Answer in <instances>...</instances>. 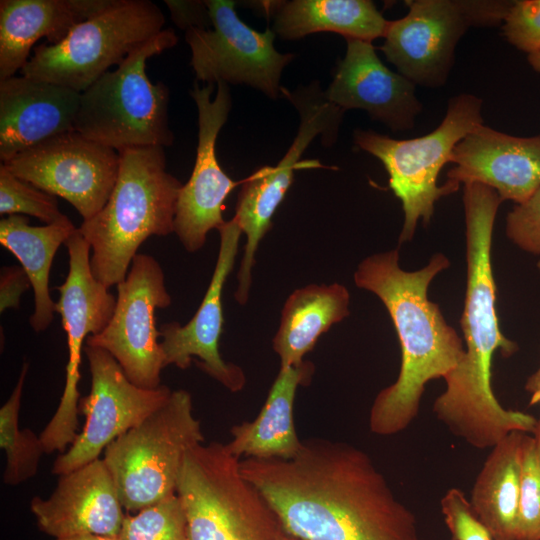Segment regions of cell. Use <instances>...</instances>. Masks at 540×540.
Here are the masks:
<instances>
[{
    "instance_id": "27",
    "label": "cell",
    "mask_w": 540,
    "mask_h": 540,
    "mask_svg": "<svg viewBox=\"0 0 540 540\" xmlns=\"http://www.w3.org/2000/svg\"><path fill=\"white\" fill-rule=\"evenodd\" d=\"M525 434L511 432L491 448L471 490V506L493 540L516 537Z\"/></svg>"
},
{
    "instance_id": "32",
    "label": "cell",
    "mask_w": 540,
    "mask_h": 540,
    "mask_svg": "<svg viewBox=\"0 0 540 540\" xmlns=\"http://www.w3.org/2000/svg\"><path fill=\"white\" fill-rule=\"evenodd\" d=\"M515 540H540V460L533 436L524 435Z\"/></svg>"
},
{
    "instance_id": "14",
    "label": "cell",
    "mask_w": 540,
    "mask_h": 540,
    "mask_svg": "<svg viewBox=\"0 0 540 540\" xmlns=\"http://www.w3.org/2000/svg\"><path fill=\"white\" fill-rule=\"evenodd\" d=\"M171 302L159 262L151 255L138 253L126 278L117 285L110 321L100 333L89 336L85 345L110 353L133 384L158 388L165 365L155 311L167 308Z\"/></svg>"
},
{
    "instance_id": "33",
    "label": "cell",
    "mask_w": 540,
    "mask_h": 540,
    "mask_svg": "<svg viewBox=\"0 0 540 540\" xmlns=\"http://www.w3.org/2000/svg\"><path fill=\"white\" fill-rule=\"evenodd\" d=\"M505 39L532 54L540 49V0H513L502 23Z\"/></svg>"
},
{
    "instance_id": "16",
    "label": "cell",
    "mask_w": 540,
    "mask_h": 540,
    "mask_svg": "<svg viewBox=\"0 0 540 540\" xmlns=\"http://www.w3.org/2000/svg\"><path fill=\"white\" fill-rule=\"evenodd\" d=\"M2 164L15 176L68 201L87 221L108 201L118 177L120 156L74 130L51 137Z\"/></svg>"
},
{
    "instance_id": "18",
    "label": "cell",
    "mask_w": 540,
    "mask_h": 540,
    "mask_svg": "<svg viewBox=\"0 0 540 540\" xmlns=\"http://www.w3.org/2000/svg\"><path fill=\"white\" fill-rule=\"evenodd\" d=\"M220 246L216 265L205 296L185 325L178 322L161 324L160 347L165 367L175 365L186 369L194 357L196 365L231 392L240 391L246 377L243 370L223 360L219 352V339L223 327L222 291L233 269L242 230L232 218L219 229Z\"/></svg>"
},
{
    "instance_id": "12",
    "label": "cell",
    "mask_w": 540,
    "mask_h": 540,
    "mask_svg": "<svg viewBox=\"0 0 540 540\" xmlns=\"http://www.w3.org/2000/svg\"><path fill=\"white\" fill-rule=\"evenodd\" d=\"M64 245L69 256V271L64 283L57 287L60 296L56 312L61 315L67 335L68 363L59 405L40 433L46 454L65 452L78 434V383L84 341L106 327L116 305V297L92 273L91 247L78 228Z\"/></svg>"
},
{
    "instance_id": "41",
    "label": "cell",
    "mask_w": 540,
    "mask_h": 540,
    "mask_svg": "<svg viewBox=\"0 0 540 540\" xmlns=\"http://www.w3.org/2000/svg\"><path fill=\"white\" fill-rule=\"evenodd\" d=\"M281 540H298V539H296V538H294V537H292V536H290V535L284 533V535L282 536V539H281Z\"/></svg>"
},
{
    "instance_id": "40",
    "label": "cell",
    "mask_w": 540,
    "mask_h": 540,
    "mask_svg": "<svg viewBox=\"0 0 540 540\" xmlns=\"http://www.w3.org/2000/svg\"><path fill=\"white\" fill-rule=\"evenodd\" d=\"M527 60L532 69L540 74V49L527 55Z\"/></svg>"
},
{
    "instance_id": "17",
    "label": "cell",
    "mask_w": 540,
    "mask_h": 540,
    "mask_svg": "<svg viewBox=\"0 0 540 540\" xmlns=\"http://www.w3.org/2000/svg\"><path fill=\"white\" fill-rule=\"evenodd\" d=\"M213 84L200 87L194 83L190 95L198 111V144L191 176L183 184L177 202L174 233L184 248L194 253L200 250L212 229H219L223 219V204L239 184L221 168L216 156L218 134L228 119L232 107L229 85Z\"/></svg>"
},
{
    "instance_id": "26",
    "label": "cell",
    "mask_w": 540,
    "mask_h": 540,
    "mask_svg": "<svg viewBox=\"0 0 540 540\" xmlns=\"http://www.w3.org/2000/svg\"><path fill=\"white\" fill-rule=\"evenodd\" d=\"M350 294L341 284H310L285 301L273 349L281 366H299L318 338L349 314Z\"/></svg>"
},
{
    "instance_id": "38",
    "label": "cell",
    "mask_w": 540,
    "mask_h": 540,
    "mask_svg": "<svg viewBox=\"0 0 540 540\" xmlns=\"http://www.w3.org/2000/svg\"><path fill=\"white\" fill-rule=\"evenodd\" d=\"M525 390L530 394L529 405H539L540 408V363L538 368L526 380ZM535 449L540 460V416L537 419L536 429L533 433Z\"/></svg>"
},
{
    "instance_id": "28",
    "label": "cell",
    "mask_w": 540,
    "mask_h": 540,
    "mask_svg": "<svg viewBox=\"0 0 540 540\" xmlns=\"http://www.w3.org/2000/svg\"><path fill=\"white\" fill-rule=\"evenodd\" d=\"M77 230L64 219L44 226H31L23 215L0 221V243L20 262L34 291V312L29 323L35 332L46 330L54 319L56 303L49 291L50 269L58 248Z\"/></svg>"
},
{
    "instance_id": "22",
    "label": "cell",
    "mask_w": 540,
    "mask_h": 540,
    "mask_svg": "<svg viewBox=\"0 0 540 540\" xmlns=\"http://www.w3.org/2000/svg\"><path fill=\"white\" fill-rule=\"evenodd\" d=\"M81 93L26 76L0 81V160L75 130Z\"/></svg>"
},
{
    "instance_id": "34",
    "label": "cell",
    "mask_w": 540,
    "mask_h": 540,
    "mask_svg": "<svg viewBox=\"0 0 540 540\" xmlns=\"http://www.w3.org/2000/svg\"><path fill=\"white\" fill-rule=\"evenodd\" d=\"M444 522L452 540H493L484 523L475 514L470 500L459 488H450L440 501Z\"/></svg>"
},
{
    "instance_id": "35",
    "label": "cell",
    "mask_w": 540,
    "mask_h": 540,
    "mask_svg": "<svg viewBox=\"0 0 540 540\" xmlns=\"http://www.w3.org/2000/svg\"><path fill=\"white\" fill-rule=\"evenodd\" d=\"M507 238L522 251L540 256V188L506 217Z\"/></svg>"
},
{
    "instance_id": "36",
    "label": "cell",
    "mask_w": 540,
    "mask_h": 540,
    "mask_svg": "<svg viewBox=\"0 0 540 540\" xmlns=\"http://www.w3.org/2000/svg\"><path fill=\"white\" fill-rule=\"evenodd\" d=\"M32 287L31 281L21 266H5L0 272V312L17 309L23 293Z\"/></svg>"
},
{
    "instance_id": "31",
    "label": "cell",
    "mask_w": 540,
    "mask_h": 540,
    "mask_svg": "<svg viewBox=\"0 0 540 540\" xmlns=\"http://www.w3.org/2000/svg\"><path fill=\"white\" fill-rule=\"evenodd\" d=\"M0 214L31 215L46 224H51L66 215L62 214L56 196L15 176L0 165Z\"/></svg>"
},
{
    "instance_id": "5",
    "label": "cell",
    "mask_w": 540,
    "mask_h": 540,
    "mask_svg": "<svg viewBox=\"0 0 540 540\" xmlns=\"http://www.w3.org/2000/svg\"><path fill=\"white\" fill-rule=\"evenodd\" d=\"M177 40L173 29L162 30L82 92L75 131L117 152L172 145L169 89L162 82L150 81L146 62Z\"/></svg>"
},
{
    "instance_id": "20",
    "label": "cell",
    "mask_w": 540,
    "mask_h": 540,
    "mask_svg": "<svg viewBox=\"0 0 540 540\" xmlns=\"http://www.w3.org/2000/svg\"><path fill=\"white\" fill-rule=\"evenodd\" d=\"M451 163L447 181L458 188L480 183L522 204L540 188V134L517 137L481 124L455 146Z\"/></svg>"
},
{
    "instance_id": "39",
    "label": "cell",
    "mask_w": 540,
    "mask_h": 540,
    "mask_svg": "<svg viewBox=\"0 0 540 540\" xmlns=\"http://www.w3.org/2000/svg\"><path fill=\"white\" fill-rule=\"evenodd\" d=\"M55 540H118L117 537L95 535V534H82L74 535L63 538H56Z\"/></svg>"
},
{
    "instance_id": "42",
    "label": "cell",
    "mask_w": 540,
    "mask_h": 540,
    "mask_svg": "<svg viewBox=\"0 0 540 540\" xmlns=\"http://www.w3.org/2000/svg\"><path fill=\"white\" fill-rule=\"evenodd\" d=\"M537 268H538V270H539V272H540V260H539L538 263H537Z\"/></svg>"
},
{
    "instance_id": "8",
    "label": "cell",
    "mask_w": 540,
    "mask_h": 540,
    "mask_svg": "<svg viewBox=\"0 0 540 540\" xmlns=\"http://www.w3.org/2000/svg\"><path fill=\"white\" fill-rule=\"evenodd\" d=\"M201 443L200 421L183 389L172 391L161 407L112 441L103 459L124 510L136 513L176 494L185 455Z\"/></svg>"
},
{
    "instance_id": "29",
    "label": "cell",
    "mask_w": 540,
    "mask_h": 540,
    "mask_svg": "<svg viewBox=\"0 0 540 540\" xmlns=\"http://www.w3.org/2000/svg\"><path fill=\"white\" fill-rule=\"evenodd\" d=\"M28 371L29 363H24L12 393L0 408V446L6 455L3 482L9 486H17L34 477L40 458L45 454L40 435L19 426L21 399Z\"/></svg>"
},
{
    "instance_id": "4",
    "label": "cell",
    "mask_w": 540,
    "mask_h": 540,
    "mask_svg": "<svg viewBox=\"0 0 540 540\" xmlns=\"http://www.w3.org/2000/svg\"><path fill=\"white\" fill-rule=\"evenodd\" d=\"M118 153V177L108 201L78 228L92 250V273L108 288L126 278L145 240L174 232L183 186L166 169L164 147H136Z\"/></svg>"
},
{
    "instance_id": "19",
    "label": "cell",
    "mask_w": 540,
    "mask_h": 540,
    "mask_svg": "<svg viewBox=\"0 0 540 540\" xmlns=\"http://www.w3.org/2000/svg\"><path fill=\"white\" fill-rule=\"evenodd\" d=\"M345 40L346 53L324 92L326 98L343 111L364 110L393 131L412 129L423 110L416 85L385 66L372 42Z\"/></svg>"
},
{
    "instance_id": "11",
    "label": "cell",
    "mask_w": 540,
    "mask_h": 540,
    "mask_svg": "<svg viewBox=\"0 0 540 540\" xmlns=\"http://www.w3.org/2000/svg\"><path fill=\"white\" fill-rule=\"evenodd\" d=\"M286 98L300 114V125L290 148L276 166H264L243 180L233 217L246 235L244 254L237 274L235 299L244 305L249 297L251 271L260 241L270 230L272 217L290 188L299 159L317 135L323 145L331 146L337 138L343 111L331 103L312 83L287 93Z\"/></svg>"
},
{
    "instance_id": "13",
    "label": "cell",
    "mask_w": 540,
    "mask_h": 540,
    "mask_svg": "<svg viewBox=\"0 0 540 540\" xmlns=\"http://www.w3.org/2000/svg\"><path fill=\"white\" fill-rule=\"evenodd\" d=\"M204 2L211 28L185 31L196 80L213 85H248L271 99L279 98L282 71L294 55L274 48L276 35L272 29L259 32L245 24L235 12L234 1Z\"/></svg>"
},
{
    "instance_id": "25",
    "label": "cell",
    "mask_w": 540,
    "mask_h": 540,
    "mask_svg": "<svg viewBox=\"0 0 540 540\" xmlns=\"http://www.w3.org/2000/svg\"><path fill=\"white\" fill-rule=\"evenodd\" d=\"M263 6L273 17L272 31L286 40L334 32L372 42L384 38L390 24L370 0H292Z\"/></svg>"
},
{
    "instance_id": "10",
    "label": "cell",
    "mask_w": 540,
    "mask_h": 540,
    "mask_svg": "<svg viewBox=\"0 0 540 540\" xmlns=\"http://www.w3.org/2000/svg\"><path fill=\"white\" fill-rule=\"evenodd\" d=\"M512 1H405L407 14L390 21L380 50L415 85L439 88L447 82L456 46L467 30L502 24Z\"/></svg>"
},
{
    "instance_id": "23",
    "label": "cell",
    "mask_w": 540,
    "mask_h": 540,
    "mask_svg": "<svg viewBox=\"0 0 540 540\" xmlns=\"http://www.w3.org/2000/svg\"><path fill=\"white\" fill-rule=\"evenodd\" d=\"M116 0H1L0 81L26 65L32 46L46 37L63 40L73 27L111 7Z\"/></svg>"
},
{
    "instance_id": "21",
    "label": "cell",
    "mask_w": 540,
    "mask_h": 540,
    "mask_svg": "<svg viewBox=\"0 0 540 540\" xmlns=\"http://www.w3.org/2000/svg\"><path fill=\"white\" fill-rule=\"evenodd\" d=\"M30 510L39 529L56 538L82 534L117 537L125 516L113 476L103 458L60 475L46 499Z\"/></svg>"
},
{
    "instance_id": "9",
    "label": "cell",
    "mask_w": 540,
    "mask_h": 540,
    "mask_svg": "<svg viewBox=\"0 0 540 540\" xmlns=\"http://www.w3.org/2000/svg\"><path fill=\"white\" fill-rule=\"evenodd\" d=\"M164 24L165 16L154 2L116 0L60 42L37 46L21 73L82 93L164 30Z\"/></svg>"
},
{
    "instance_id": "6",
    "label": "cell",
    "mask_w": 540,
    "mask_h": 540,
    "mask_svg": "<svg viewBox=\"0 0 540 540\" xmlns=\"http://www.w3.org/2000/svg\"><path fill=\"white\" fill-rule=\"evenodd\" d=\"M226 444H198L185 455L177 485L186 540H281L284 530L262 493L241 473Z\"/></svg>"
},
{
    "instance_id": "37",
    "label": "cell",
    "mask_w": 540,
    "mask_h": 540,
    "mask_svg": "<svg viewBox=\"0 0 540 540\" xmlns=\"http://www.w3.org/2000/svg\"><path fill=\"white\" fill-rule=\"evenodd\" d=\"M173 23L183 30L211 28L208 8L204 1L165 0Z\"/></svg>"
},
{
    "instance_id": "24",
    "label": "cell",
    "mask_w": 540,
    "mask_h": 540,
    "mask_svg": "<svg viewBox=\"0 0 540 540\" xmlns=\"http://www.w3.org/2000/svg\"><path fill=\"white\" fill-rule=\"evenodd\" d=\"M313 365L280 367L260 413L253 421L234 425L232 440L226 444L236 457L280 458L295 457L302 447L294 424V400L299 385L309 383ZM244 458V459H245Z\"/></svg>"
},
{
    "instance_id": "7",
    "label": "cell",
    "mask_w": 540,
    "mask_h": 540,
    "mask_svg": "<svg viewBox=\"0 0 540 540\" xmlns=\"http://www.w3.org/2000/svg\"><path fill=\"white\" fill-rule=\"evenodd\" d=\"M482 104V99L470 93L452 97L438 127L413 139L398 140L373 130L354 131L355 144L383 163L389 187L401 201L404 222L400 244L413 239L419 221L430 222L441 197L459 189L448 181L439 186L438 177L451 162L455 146L484 124Z\"/></svg>"
},
{
    "instance_id": "15",
    "label": "cell",
    "mask_w": 540,
    "mask_h": 540,
    "mask_svg": "<svg viewBox=\"0 0 540 540\" xmlns=\"http://www.w3.org/2000/svg\"><path fill=\"white\" fill-rule=\"evenodd\" d=\"M91 389L79 401L86 421L67 451L54 461L52 473L63 475L98 458L106 447L161 407L172 390L160 385L145 389L133 384L119 363L104 349L84 346Z\"/></svg>"
},
{
    "instance_id": "30",
    "label": "cell",
    "mask_w": 540,
    "mask_h": 540,
    "mask_svg": "<svg viewBox=\"0 0 540 540\" xmlns=\"http://www.w3.org/2000/svg\"><path fill=\"white\" fill-rule=\"evenodd\" d=\"M118 540H186V515L176 494L134 514L126 513Z\"/></svg>"
},
{
    "instance_id": "1",
    "label": "cell",
    "mask_w": 540,
    "mask_h": 540,
    "mask_svg": "<svg viewBox=\"0 0 540 540\" xmlns=\"http://www.w3.org/2000/svg\"><path fill=\"white\" fill-rule=\"evenodd\" d=\"M240 470L298 540H421L415 515L351 444L308 438L291 459L245 458Z\"/></svg>"
},
{
    "instance_id": "3",
    "label": "cell",
    "mask_w": 540,
    "mask_h": 540,
    "mask_svg": "<svg viewBox=\"0 0 540 540\" xmlns=\"http://www.w3.org/2000/svg\"><path fill=\"white\" fill-rule=\"evenodd\" d=\"M449 265L443 253H436L423 268L406 271L400 266L399 251L393 249L370 255L357 266L356 286L384 304L401 349L396 381L376 395L370 409L369 427L376 435L406 429L418 415L426 384L444 379L464 356L461 337L428 298L432 280Z\"/></svg>"
},
{
    "instance_id": "2",
    "label": "cell",
    "mask_w": 540,
    "mask_h": 540,
    "mask_svg": "<svg viewBox=\"0 0 540 540\" xmlns=\"http://www.w3.org/2000/svg\"><path fill=\"white\" fill-rule=\"evenodd\" d=\"M502 202L486 185H464L467 284L460 324L465 353L445 376L446 388L433 404L437 419L477 449L492 448L514 431L533 433L537 424L531 414L502 407L491 387L496 351L505 358L518 351V345L501 332L496 310L491 247Z\"/></svg>"
}]
</instances>
